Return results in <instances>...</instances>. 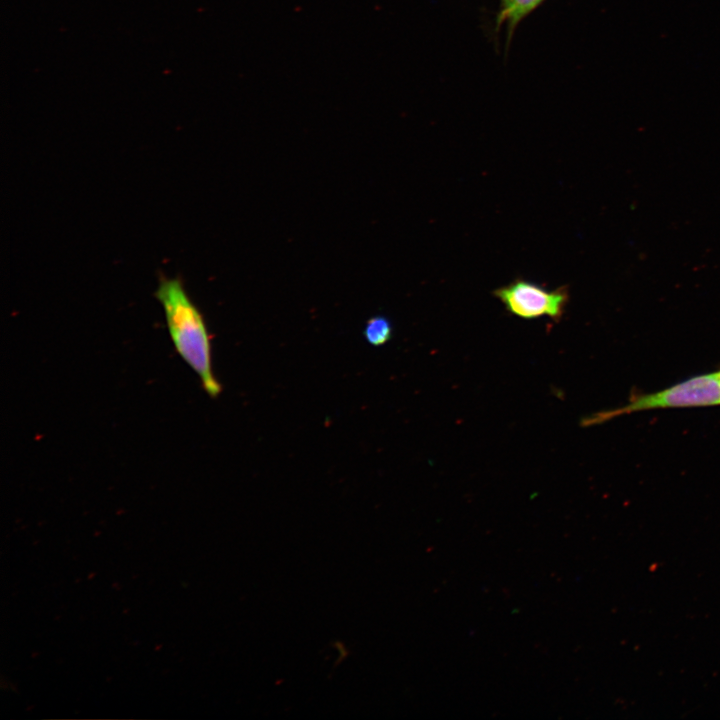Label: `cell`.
Here are the masks:
<instances>
[{
	"instance_id": "cell-1",
	"label": "cell",
	"mask_w": 720,
	"mask_h": 720,
	"mask_svg": "<svg viewBox=\"0 0 720 720\" xmlns=\"http://www.w3.org/2000/svg\"><path fill=\"white\" fill-rule=\"evenodd\" d=\"M160 303L176 352L196 373L206 393L217 397L222 387L212 370L211 342L204 318L182 281L164 278L154 293Z\"/></svg>"
},
{
	"instance_id": "cell-2",
	"label": "cell",
	"mask_w": 720,
	"mask_h": 720,
	"mask_svg": "<svg viewBox=\"0 0 720 720\" xmlns=\"http://www.w3.org/2000/svg\"><path fill=\"white\" fill-rule=\"evenodd\" d=\"M720 405V370L700 374L665 389L634 394L617 408L597 412L583 419V426L605 423L619 416L656 409Z\"/></svg>"
},
{
	"instance_id": "cell-3",
	"label": "cell",
	"mask_w": 720,
	"mask_h": 720,
	"mask_svg": "<svg viewBox=\"0 0 720 720\" xmlns=\"http://www.w3.org/2000/svg\"><path fill=\"white\" fill-rule=\"evenodd\" d=\"M493 295L506 311L526 320L548 317L558 321L564 315L569 301L567 286L548 290L523 278H516L495 289Z\"/></svg>"
},
{
	"instance_id": "cell-4",
	"label": "cell",
	"mask_w": 720,
	"mask_h": 720,
	"mask_svg": "<svg viewBox=\"0 0 720 720\" xmlns=\"http://www.w3.org/2000/svg\"><path fill=\"white\" fill-rule=\"evenodd\" d=\"M545 0H500L496 17L497 31L504 26L507 42L513 37L517 26Z\"/></svg>"
},
{
	"instance_id": "cell-5",
	"label": "cell",
	"mask_w": 720,
	"mask_h": 720,
	"mask_svg": "<svg viewBox=\"0 0 720 720\" xmlns=\"http://www.w3.org/2000/svg\"><path fill=\"white\" fill-rule=\"evenodd\" d=\"M364 336L369 344L381 346L392 337L391 322L383 316L370 318L364 329Z\"/></svg>"
}]
</instances>
